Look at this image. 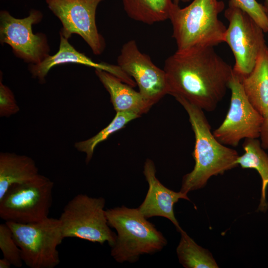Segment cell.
Instances as JSON below:
<instances>
[{
    "label": "cell",
    "mask_w": 268,
    "mask_h": 268,
    "mask_svg": "<svg viewBox=\"0 0 268 268\" xmlns=\"http://www.w3.org/2000/svg\"><path fill=\"white\" fill-rule=\"evenodd\" d=\"M96 75L109 92L111 103L117 112H131L140 116L152 106L139 91L124 82L115 75L101 69L95 70Z\"/></svg>",
    "instance_id": "15"
},
{
    "label": "cell",
    "mask_w": 268,
    "mask_h": 268,
    "mask_svg": "<svg viewBox=\"0 0 268 268\" xmlns=\"http://www.w3.org/2000/svg\"><path fill=\"white\" fill-rule=\"evenodd\" d=\"M103 0H46L50 9L61 21L60 34L68 39L72 34L80 35L94 54L99 55L105 48V42L98 32L95 14Z\"/></svg>",
    "instance_id": "11"
},
{
    "label": "cell",
    "mask_w": 268,
    "mask_h": 268,
    "mask_svg": "<svg viewBox=\"0 0 268 268\" xmlns=\"http://www.w3.org/2000/svg\"><path fill=\"white\" fill-rule=\"evenodd\" d=\"M19 111L14 96L11 90L0 82V116L9 117Z\"/></svg>",
    "instance_id": "24"
},
{
    "label": "cell",
    "mask_w": 268,
    "mask_h": 268,
    "mask_svg": "<svg viewBox=\"0 0 268 268\" xmlns=\"http://www.w3.org/2000/svg\"><path fill=\"white\" fill-rule=\"evenodd\" d=\"M0 249L4 258L11 265L20 268L23 265L21 250L16 243L12 232L5 222L0 224Z\"/></svg>",
    "instance_id": "22"
},
{
    "label": "cell",
    "mask_w": 268,
    "mask_h": 268,
    "mask_svg": "<svg viewBox=\"0 0 268 268\" xmlns=\"http://www.w3.org/2000/svg\"><path fill=\"white\" fill-rule=\"evenodd\" d=\"M173 2L177 4H178L180 2H187L190 1V0H172Z\"/></svg>",
    "instance_id": "28"
},
{
    "label": "cell",
    "mask_w": 268,
    "mask_h": 268,
    "mask_svg": "<svg viewBox=\"0 0 268 268\" xmlns=\"http://www.w3.org/2000/svg\"><path fill=\"white\" fill-rule=\"evenodd\" d=\"M21 250L23 263L30 268H54L60 262L58 246L64 239L59 218L20 223L7 221Z\"/></svg>",
    "instance_id": "6"
},
{
    "label": "cell",
    "mask_w": 268,
    "mask_h": 268,
    "mask_svg": "<svg viewBox=\"0 0 268 268\" xmlns=\"http://www.w3.org/2000/svg\"><path fill=\"white\" fill-rule=\"evenodd\" d=\"M54 182L39 174L34 179L11 186L0 199V217L5 222L34 223L48 218Z\"/></svg>",
    "instance_id": "7"
},
{
    "label": "cell",
    "mask_w": 268,
    "mask_h": 268,
    "mask_svg": "<svg viewBox=\"0 0 268 268\" xmlns=\"http://www.w3.org/2000/svg\"><path fill=\"white\" fill-rule=\"evenodd\" d=\"M241 80L250 102L263 116L268 111V47L260 53L251 73Z\"/></svg>",
    "instance_id": "17"
},
{
    "label": "cell",
    "mask_w": 268,
    "mask_h": 268,
    "mask_svg": "<svg viewBox=\"0 0 268 268\" xmlns=\"http://www.w3.org/2000/svg\"><path fill=\"white\" fill-rule=\"evenodd\" d=\"M39 174L30 157L13 153H0V199L12 186L35 178Z\"/></svg>",
    "instance_id": "16"
},
{
    "label": "cell",
    "mask_w": 268,
    "mask_h": 268,
    "mask_svg": "<svg viewBox=\"0 0 268 268\" xmlns=\"http://www.w3.org/2000/svg\"><path fill=\"white\" fill-rule=\"evenodd\" d=\"M143 172L148 189L144 201L137 208L139 211L147 219L161 216L169 219L180 232L183 229L175 216L174 206L180 199L190 201L187 194L164 186L156 178L155 164L150 159L145 160Z\"/></svg>",
    "instance_id": "13"
},
{
    "label": "cell",
    "mask_w": 268,
    "mask_h": 268,
    "mask_svg": "<svg viewBox=\"0 0 268 268\" xmlns=\"http://www.w3.org/2000/svg\"><path fill=\"white\" fill-rule=\"evenodd\" d=\"M60 44L59 51L53 56L49 55L43 61L36 64H31L29 70L32 74L42 82L45 80L50 69L58 65L76 63L99 68L108 71L124 82L135 86V82L118 66L105 63H97L84 54L76 51L68 42V39L60 34Z\"/></svg>",
    "instance_id": "14"
},
{
    "label": "cell",
    "mask_w": 268,
    "mask_h": 268,
    "mask_svg": "<svg viewBox=\"0 0 268 268\" xmlns=\"http://www.w3.org/2000/svg\"><path fill=\"white\" fill-rule=\"evenodd\" d=\"M229 89L231 96L228 111L213 134L221 143L236 147L243 139L259 138L264 117L250 102L240 77L234 71Z\"/></svg>",
    "instance_id": "9"
},
{
    "label": "cell",
    "mask_w": 268,
    "mask_h": 268,
    "mask_svg": "<svg viewBox=\"0 0 268 268\" xmlns=\"http://www.w3.org/2000/svg\"><path fill=\"white\" fill-rule=\"evenodd\" d=\"M42 13L32 9L24 18H16L6 10L0 12V40L12 48L14 54L31 64L43 61L50 51L46 36L43 33L34 34L33 24L40 22Z\"/></svg>",
    "instance_id": "10"
},
{
    "label": "cell",
    "mask_w": 268,
    "mask_h": 268,
    "mask_svg": "<svg viewBox=\"0 0 268 268\" xmlns=\"http://www.w3.org/2000/svg\"><path fill=\"white\" fill-rule=\"evenodd\" d=\"M263 117L259 137L262 147L268 150V111Z\"/></svg>",
    "instance_id": "25"
},
{
    "label": "cell",
    "mask_w": 268,
    "mask_h": 268,
    "mask_svg": "<svg viewBox=\"0 0 268 268\" xmlns=\"http://www.w3.org/2000/svg\"><path fill=\"white\" fill-rule=\"evenodd\" d=\"M264 6L265 7L266 13L268 16V0H264Z\"/></svg>",
    "instance_id": "27"
},
{
    "label": "cell",
    "mask_w": 268,
    "mask_h": 268,
    "mask_svg": "<svg viewBox=\"0 0 268 268\" xmlns=\"http://www.w3.org/2000/svg\"><path fill=\"white\" fill-rule=\"evenodd\" d=\"M224 16L229 23L224 42L235 58L233 71L242 78L251 73L260 53L267 47L265 32L248 14L237 7L228 5Z\"/></svg>",
    "instance_id": "8"
},
{
    "label": "cell",
    "mask_w": 268,
    "mask_h": 268,
    "mask_svg": "<svg viewBox=\"0 0 268 268\" xmlns=\"http://www.w3.org/2000/svg\"><path fill=\"white\" fill-rule=\"evenodd\" d=\"M168 94L180 97L203 111L215 110L229 89L233 67L214 47H196L176 51L163 68Z\"/></svg>",
    "instance_id": "1"
},
{
    "label": "cell",
    "mask_w": 268,
    "mask_h": 268,
    "mask_svg": "<svg viewBox=\"0 0 268 268\" xmlns=\"http://www.w3.org/2000/svg\"><path fill=\"white\" fill-rule=\"evenodd\" d=\"M117 64L134 78L139 92L152 106L168 94L165 71L154 65L149 56L139 50L135 40H130L123 45L117 58Z\"/></svg>",
    "instance_id": "12"
},
{
    "label": "cell",
    "mask_w": 268,
    "mask_h": 268,
    "mask_svg": "<svg viewBox=\"0 0 268 268\" xmlns=\"http://www.w3.org/2000/svg\"><path fill=\"white\" fill-rule=\"evenodd\" d=\"M106 201L102 197L92 198L86 194H78L65 205L59 218L63 235L92 243L114 244L117 234L108 223L104 209Z\"/></svg>",
    "instance_id": "5"
},
{
    "label": "cell",
    "mask_w": 268,
    "mask_h": 268,
    "mask_svg": "<svg viewBox=\"0 0 268 268\" xmlns=\"http://www.w3.org/2000/svg\"><path fill=\"white\" fill-rule=\"evenodd\" d=\"M11 265V263L5 258L0 259V268H9Z\"/></svg>",
    "instance_id": "26"
},
{
    "label": "cell",
    "mask_w": 268,
    "mask_h": 268,
    "mask_svg": "<svg viewBox=\"0 0 268 268\" xmlns=\"http://www.w3.org/2000/svg\"><path fill=\"white\" fill-rule=\"evenodd\" d=\"M176 249L180 263L185 268H217L209 251L198 245L183 230Z\"/></svg>",
    "instance_id": "20"
},
{
    "label": "cell",
    "mask_w": 268,
    "mask_h": 268,
    "mask_svg": "<svg viewBox=\"0 0 268 268\" xmlns=\"http://www.w3.org/2000/svg\"><path fill=\"white\" fill-rule=\"evenodd\" d=\"M224 7L223 1L218 0H194L184 8L173 3L169 19L177 50L214 47L224 42L227 27L218 17Z\"/></svg>",
    "instance_id": "3"
},
{
    "label": "cell",
    "mask_w": 268,
    "mask_h": 268,
    "mask_svg": "<svg viewBox=\"0 0 268 268\" xmlns=\"http://www.w3.org/2000/svg\"><path fill=\"white\" fill-rule=\"evenodd\" d=\"M175 98L187 112L195 134L193 152L195 166L192 171L183 177L180 190L188 194L203 188L211 177L236 167L239 155L236 150L215 138L203 110L183 98Z\"/></svg>",
    "instance_id": "2"
},
{
    "label": "cell",
    "mask_w": 268,
    "mask_h": 268,
    "mask_svg": "<svg viewBox=\"0 0 268 268\" xmlns=\"http://www.w3.org/2000/svg\"><path fill=\"white\" fill-rule=\"evenodd\" d=\"M228 5L237 7L246 12L265 33L268 32V16L264 5L256 0H229Z\"/></svg>",
    "instance_id": "23"
},
{
    "label": "cell",
    "mask_w": 268,
    "mask_h": 268,
    "mask_svg": "<svg viewBox=\"0 0 268 268\" xmlns=\"http://www.w3.org/2000/svg\"><path fill=\"white\" fill-rule=\"evenodd\" d=\"M244 153L239 156L236 164L243 169H254L262 180L261 196L258 210L266 211L268 204L266 199L268 186V155L257 138H246L243 144Z\"/></svg>",
    "instance_id": "18"
},
{
    "label": "cell",
    "mask_w": 268,
    "mask_h": 268,
    "mask_svg": "<svg viewBox=\"0 0 268 268\" xmlns=\"http://www.w3.org/2000/svg\"><path fill=\"white\" fill-rule=\"evenodd\" d=\"M139 117L137 114L131 112H117L115 117L105 128L93 136L85 140L76 142L74 146L78 151L86 154L85 162L88 164L92 158L95 147L99 143L122 129L131 121Z\"/></svg>",
    "instance_id": "21"
},
{
    "label": "cell",
    "mask_w": 268,
    "mask_h": 268,
    "mask_svg": "<svg viewBox=\"0 0 268 268\" xmlns=\"http://www.w3.org/2000/svg\"><path fill=\"white\" fill-rule=\"evenodd\" d=\"M131 19L147 24L169 19L172 0H122Z\"/></svg>",
    "instance_id": "19"
},
{
    "label": "cell",
    "mask_w": 268,
    "mask_h": 268,
    "mask_svg": "<svg viewBox=\"0 0 268 268\" xmlns=\"http://www.w3.org/2000/svg\"><path fill=\"white\" fill-rule=\"evenodd\" d=\"M108 223L117 231L111 255L118 263H135L141 255L161 251L167 241L137 208L125 206L106 210Z\"/></svg>",
    "instance_id": "4"
}]
</instances>
